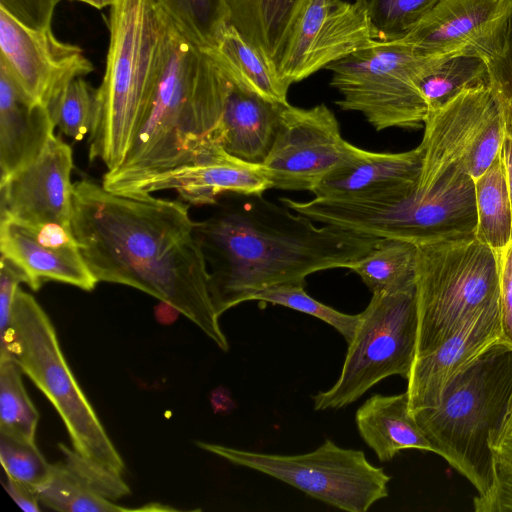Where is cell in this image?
<instances>
[{"instance_id": "cell-23", "label": "cell", "mask_w": 512, "mask_h": 512, "mask_svg": "<svg viewBox=\"0 0 512 512\" xmlns=\"http://www.w3.org/2000/svg\"><path fill=\"white\" fill-rule=\"evenodd\" d=\"M286 104L262 98L230 79L222 115V148L241 160L263 164Z\"/></svg>"}, {"instance_id": "cell-45", "label": "cell", "mask_w": 512, "mask_h": 512, "mask_svg": "<svg viewBox=\"0 0 512 512\" xmlns=\"http://www.w3.org/2000/svg\"><path fill=\"white\" fill-rule=\"evenodd\" d=\"M58 1L60 2L61 0H58ZM75 1H80V2L86 3V0H75Z\"/></svg>"}, {"instance_id": "cell-31", "label": "cell", "mask_w": 512, "mask_h": 512, "mask_svg": "<svg viewBox=\"0 0 512 512\" xmlns=\"http://www.w3.org/2000/svg\"><path fill=\"white\" fill-rule=\"evenodd\" d=\"M173 25L201 49L228 24L226 0H155Z\"/></svg>"}, {"instance_id": "cell-32", "label": "cell", "mask_w": 512, "mask_h": 512, "mask_svg": "<svg viewBox=\"0 0 512 512\" xmlns=\"http://www.w3.org/2000/svg\"><path fill=\"white\" fill-rule=\"evenodd\" d=\"M301 284H282L265 288L255 293L251 300L284 306L329 324L349 343L360 323V313L356 315L340 312L312 298Z\"/></svg>"}, {"instance_id": "cell-2", "label": "cell", "mask_w": 512, "mask_h": 512, "mask_svg": "<svg viewBox=\"0 0 512 512\" xmlns=\"http://www.w3.org/2000/svg\"><path fill=\"white\" fill-rule=\"evenodd\" d=\"M500 112L488 83L464 89L439 108L428 111L418 145L422 165L415 183L369 199H316L311 207L313 219L417 246L474 237L475 182L468 173L467 161Z\"/></svg>"}, {"instance_id": "cell-39", "label": "cell", "mask_w": 512, "mask_h": 512, "mask_svg": "<svg viewBox=\"0 0 512 512\" xmlns=\"http://www.w3.org/2000/svg\"><path fill=\"white\" fill-rule=\"evenodd\" d=\"M58 3V0H0V9L25 26L48 29Z\"/></svg>"}, {"instance_id": "cell-1", "label": "cell", "mask_w": 512, "mask_h": 512, "mask_svg": "<svg viewBox=\"0 0 512 512\" xmlns=\"http://www.w3.org/2000/svg\"><path fill=\"white\" fill-rule=\"evenodd\" d=\"M189 205L102 183H73L71 230L98 282L143 291L229 349L209 291V271Z\"/></svg>"}, {"instance_id": "cell-10", "label": "cell", "mask_w": 512, "mask_h": 512, "mask_svg": "<svg viewBox=\"0 0 512 512\" xmlns=\"http://www.w3.org/2000/svg\"><path fill=\"white\" fill-rule=\"evenodd\" d=\"M418 314L415 282L373 293L347 352L340 375L312 396L316 411L344 408L383 379L408 378L416 357Z\"/></svg>"}, {"instance_id": "cell-15", "label": "cell", "mask_w": 512, "mask_h": 512, "mask_svg": "<svg viewBox=\"0 0 512 512\" xmlns=\"http://www.w3.org/2000/svg\"><path fill=\"white\" fill-rule=\"evenodd\" d=\"M512 23V0H438L401 39L426 55L496 54Z\"/></svg>"}, {"instance_id": "cell-12", "label": "cell", "mask_w": 512, "mask_h": 512, "mask_svg": "<svg viewBox=\"0 0 512 512\" xmlns=\"http://www.w3.org/2000/svg\"><path fill=\"white\" fill-rule=\"evenodd\" d=\"M359 147L346 141L338 120L325 105H285L276 137L263 162L272 189L309 191Z\"/></svg>"}, {"instance_id": "cell-11", "label": "cell", "mask_w": 512, "mask_h": 512, "mask_svg": "<svg viewBox=\"0 0 512 512\" xmlns=\"http://www.w3.org/2000/svg\"><path fill=\"white\" fill-rule=\"evenodd\" d=\"M195 444L340 510L366 512L389 495L391 477L383 468L372 465L363 451L342 448L330 439L315 450L298 455L261 453L199 440Z\"/></svg>"}, {"instance_id": "cell-24", "label": "cell", "mask_w": 512, "mask_h": 512, "mask_svg": "<svg viewBox=\"0 0 512 512\" xmlns=\"http://www.w3.org/2000/svg\"><path fill=\"white\" fill-rule=\"evenodd\" d=\"M355 422L363 441L382 462L405 449L435 451L410 411L406 391L369 397L356 411Z\"/></svg>"}, {"instance_id": "cell-33", "label": "cell", "mask_w": 512, "mask_h": 512, "mask_svg": "<svg viewBox=\"0 0 512 512\" xmlns=\"http://www.w3.org/2000/svg\"><path fill=\"white\" fill-rule=\"evenodd\" d=\"M375 40L395 41L405 36L438 0H361Z\"/></svg>"}, {"instance_id": "cell-30", "label": "cell", "mask_w": 512, "mask_h": 512, "mask_svg": "<svg viewBox=\"0 0 512 512\" xmlns=\"http://www.w3.org/2000/svg\"><path fill=\"white\" fill-rule=\"evenodd\" d=\"M488 82L484 59L478 55H456L424 76L420 92L428 111L439 108L466 88Z\"/></svg>"}, {"instance_id": "cell-41", "label": "cell", "mask_w": 512, "mask_h": 512, "mask_svg": "<svg viewBox=\"0 0 512 512\" xmlns=\"http://www.w3.org/2000/svg\"><path fill=\"white\" fill-rule=\"evenodd\" d=\"M494 461L512 469V396L503 421L490 440Z\"/></svg>"}, {"instance_id": "cell-7", "label": "cell", "mask_w": 512, "mask_h": 512, "mask_svg": "<svg viewBox=\"0 0 512 512\" xmlns=\"http://www.w3.org/2000/svg\"><path fill=\"white\" fill-rule=\"evenodd\" d=\"M415 285L418 357L500 304L498 254L475 236L418 245Z\"/></svg>"}, {"instance_id": "cell-16", "label": "cell", "mask_w": 512, "mask_h": 512, "mask_svg": "<svg viewBox=\"0 0 512 512\" xmlns=\"http://www.w3.org/2000/svg\"><path fill=\"white\" fill-rule=\"evenodd\" d=\"M71 147L54 136L32 163L0 182V219L71 228Z\"/></svg>"}, {"instance_id": "cell-14", "label": "cell", "mask_w": 512, "mask_h": 512, "mask_svg": "<svg viewBox=\"0 0 512 512\" xmlns=\"http://www.w3.org/2000/svg\"><path fill=\"white\" fill-rule=\"evenodd\" d=\"M375 41L361 0H309L278 74L290 86Z\"/></svg>"}, {"instance_id": "cell-43", "label": "cell", "mask_w": 512, "mask_h": 512, "mask_svg": "<svg viewBox=\"0 0 512 512\" xmlns=\"http://www.w3.org/2000/svg\"><path fill=\"white\" fill-rule=\"evenodd\" d=\"M501 152L505 165L507 184L512 203V127L508 126L506 123Z\"/></svg>"}, {"instance_id": "cell-9", "label": "cell", "mask_w": 512, "mask_h": 512, "mask_svg": "<svg viewBox=\"0 0 512 512\" xmlns=\"http://www.w3.org/2000/svg\"><path fill=\"white\" fill-rule=\"evenodd\" d=\"M451 55H426L397 41L375 40L334 63L331 86L340 94L336 104L361 113L377 131L418 129L428 114L420 80Z\"/></svg>"}, {"instance_id": "cell-26", "label": "cell", "mask_w": 512, "mask_h": 512, "mask_svg": "<svg viewBox=\"0 0 512 512\" xmlns=\"http://www.w3.org/2000/svg\"><path fill=\"white\" fill-rule=\"evenodd\" d=\"M202 50L238 86L269 101L288 102L290 86L232 25L227 24L214 43Z\"/></svg>"}, {"instance_id": "cell-20", "label": "cell", "mask_w": 512, "mask_h": 512, "mask_svg": "<svg viewBox=\"0 0 512 512\" xmlns=\"http://www.w3.org/2000/svg\"><path fill=\"white\" fill-rule=\"evenodd\" d=\"M63 460L52 464L49 479L37 489L40 503L61 512L151 511L152 504L128 508L114 501L130 493L122 475L109 471L59 444Z\"/></svg>"}, {"instance_id": "cell-35", "label": "cell", "mask_w": 512, "mask_h": 512, "mask_svg": "<svg viewBox=\"0 0 512 512\" xmlns=\"http://www.w3.org/2000/svg\"><path fill=\"white\" fill-rule=\"evenodd\" d=\"M0 461L7 476L36 490L50 477L48 463L35 442L0 433Z\"/></svg>"}, {"instance_id": "cell-28", "label": "cell", "mask_w": 512, "mask_h": 512, "mask_svg": "<svg viewBox=\"0 0 512 512\" xmlns=\"http://www.w3.org/2000/svg\"><path fill=\"white\" fill-rule=\"evenodd\" d=\"M417 245L397 238H380L364 256L347 267L373 293L402 288L415 282Z\"/></svg>"}, {"instance_id": "cell-27", "label": "cell", "mask_w": 512, "mask_h": 512, "mask_svg": "<svg viewBox=\"0 0 512 512\" xmlns=\"http://www.w3.org/2000/svg\"><path fill=\"white\" fill-rule=\"evenodd\" d=\"M475 182V237L500 251L512 242V203L500 150L491 166Z\"/></svg>"}, {"instance_id": "cell-42", "label": "cell", "mask_w": 512, "mask_h": 512, "mask_svg": "<svg viewBox=\"0 0 512 512\" xmlns=\"http://www.w3.org/2000/svg\"><path fill=\"white\" fill-rule=\"evenodd\" d=\"M6 477V483H3V486L14 502L24 511H40V501L37 490L32 486L19 482L7 475Z\"/></svg>"}, {"instance_id": "cell-21", "label": "cell", "mask_w": 512, "mask_h": 512, "mask_svg": "<svg viewBox=\"0 0 512 512\" xmlns=\"http://www.w3.org/2000/svg\"><path fill=\"white\" fill-rule=\"evenodd\" d=\"M422 165L419 146L399 153L358 148L355 155L325 176L312 194L333 200L367 199L416 182Z\"/></svg>"}, {"instance_id": "cell-40", "label": "cell", "mask_w": 512, "mask_h": 512, "mask_svg": "<svg viewBox=\"0 0 512 512\" xmlns=\"http://www.w3.org/2000/svg\"><path fill=\"white\" fill-rule=\"evenodd\" d=\"M502 341L512 346V242L497 251Z\"/></svg>"}, {"instance_id": "cell-6", "label": "cell", "mask_w": 512, "mask_h": 512, "mask_svg": "<svg viewBox=\"0 0 512 512\" xmlns=\"http://www.w3.org/2000/svg\"><path fill=\"white\" fill-rule=\"evenodd\" d=\"M512 396V346L502 340L459 373L440 402L413 412L443 457L484 494L492 484L490 440L498 431Z\"/></svg>"}, {"instance_id": "cell-18", "label": "cell", "mask_w": 512, "mask_h": 512, "mask_svg": "<svg viewBox=\"0 0 512 512\" xmlns=\"http://www.w3.org/2000/svg\"><path fill=\"white\" fill-rule=\"evenodd\" d=\"M272 189L263 164L250 163L221 149L186 165L126 182L111 191H176L193 205L215 204L226 193L263 195ZM109 190V189H108Z\"/></svg>"}, {"instance_id": "cell-3", "label": "cell", "mask_w": 512, "mask_h": 512, "mask_svg": "<svg viewBox=\"0 0 512 512\" xmlns=\"http://www.w3.org/2000/svg\"><path fill=\"white\" fill-rule=\"evenodd\" d=\"M195 230L219 316L265 288L305 286L312 273L347 268L380 240L333 225L318 227L262 195H243L239 202L196 222Z\"/></svg>"}, {"instance_id": "cell-36", "label": "cell", "mask_w": 512, "mask_h": 512, "mask_svg": "<svg viewBox=\"0 0 512 512\" xmlns=\"http://www.w3.org/2000/svg\"><path fill=\"white\" fill-rule=\"evenodd\" d=\"M0 359L12 357L13 328L12 308L20 283L28 284L23 270L11 259H0Z\"/></svg>"}, {"instance_id": "cell-34", "label": "cell", "mask_w": 512, "mask_h": 512, "mask_svg": "<svg viewBox=\"0 0 512 512\" xmlns=\"http://www.w3.org/2000/svg\"><path fill=\"white\" fill-rule=\"evenodd\" d=\"M95 102L96 90L79 77L68 84L49 110L55 126L80 141L91 130Z\"/></svg>"}, {"instance_id": "cell-19", "label": "cell", "mask_w": 512, "mask_h": 512, "mask_svg": "<svg viewBox=\"0 0 512 512\" xmlns=\"http://www.w3.org/2000/svg\"><path fill=\"white\" fill-rule=\"evenodd\" d=\"M501 339L497 304L475 315L433 350L416 357L406 389L411 413L436 406L450 382Z\"/></svg>"}, {"instance_id": "cell-17", "label": "cell", "mask_w": 512, "mask_h": 512, "mask_svg": "<svg viewBox=\"0 0 512 512\" xmlns=\"http://www.w3.org/2000/svg\"><path fill=\"white\" fill-rule=\"evenodd\" d=\"M1 255L11 259L38 290L46 281H57L85 291L95 288L94 277L72 230L58 224L29 225L0 219Z\"/></svg>"}, {"instance_id": "cell-5", "label": "cell", "mask_w": 512, "mask_h": 512, "mask_svg": "<svg viewBox=\"0 0 512 512\" xmlns=\"http://www.w3.org/2000/svg\"><path fill=\"white\" fill-rule=\"evenodd\" d=\"M173 24L155 0H117L103 80L96 89L89 158L119 167L153 94Z\"/></svg>"}, {"instance_id": "cell-25", "label": "cell", "mask_w": 512, "mask_h": 512, "mask_svg": "<svg viewBox=\"0 0 512 512\" xmlns=\"http://www.w3.org/2000/svg\"><path fill=\"white\" fill-rule=\"evenodd\" d=\"M308 1L226 0L228 24L278 73L294 27Z\"/></svg>"}, {"instance_id": "cell-8", "label": "cell", "mask_w": 512, "mask_h": 512, "mask_svg": "<svg viewBox=\"0 0 512 512\" xmlns=\"http://www.w3.org/2000/svg\"><path fill=\"white\" fill-rule=\"evenodd\" d=\"M12 328L13 356L58 412L73 449L85 459L123 475L125 463L68 365L53 322L20 286L13 302Z\"/></svg>"}, {"instance_id": "cell-4", "label": "cell", "mask_w": 512, "mask_h": 512, "mask_svg": "<svg viewBox=\"0 0 512 512\" xmlns=\"http://www.w3.org/2000/svg\"><path fill=\"white\" fill-rule=\"evenodd\" d=\"M229 84L224 71L173 25L139 130L121 165L104 174L102 185L113 190L223 149Z\"/></svg>"}, {"instance_id": "cell-37", "label": "cell", "mask_w": 512, "mask_h": 512, "mask_svg": "<svg viewBox=\"0 0 512 512\" xmlns=\"http://www.w3.org/2000/svg\"><path fill=\"white\" fill-rule=\"evenodd\" d=\"M488 71V84L496 97L505 123L512 127V23L502 48L483 58Z\"/></svg>"}, {"instance_id": "cell-29", "label": "cell", "mask_w": 512, "mask_h": 512, "mask_svg": "<svg viewBox=\"0 0 512 512\" xmlns=\"http://www.w3.org/2000/svg\"><path fill=\"white\" fill-rule=\"evenodd\" d=\"M14 356L0 359V433L35 442L39 413L23 381Z\"/></svg>"}, {"instance_id": "cell-38", "label": "cell", "mask_w": 512, "mask_h": 512, "mask_svg": "<svg viewBox=\"0 0 512 512\" xmlns=\"http://www.w3.org/2000/svg\"><path fill=\"white\" fill-rule=\"evenodd\" d=\"M473 504L476 512H512V469L494 461L492 484Z\"/></svg>"}, {"instance_id": "cell-44", "label": "cell", "mask_w": 512, "mask_h": 512, "mask_svg": "<svg viewBox=\"0 0 512 512\" xmlns=\"http://www.w3.org/2000/svg\"><path fill=\"white\" fill-rule=\"evenodd\" d=\"M117 0H86V3L97 8L102 9L107 6H112Z\"/></svg>"}, {"instance_id": "cell-22", "label": "cell", "mask_w": 512, "mask_h": 512, "mask_svg": "<svg viewBox=\"0 0 512 512\" xmlns=\"http://www.w3.org/2000/svg\"><path fill=\"white\" fill-rule=\"evenodd\" d=\"M50 110L0 69V182L35 161L55 136Z\"/></svg>"}, {"instance_id": "cell-13", "label": "cell", "mask_w": 512, "mask_h": 512, "mask_svg": "<svg viewBox=\"0 0 512 512\" xmlns=\"http://www.w3.org/2000/svg\"><path fill=\"white\" fill-rule=\"evenodd\" d=\"M0 69L29 99L50 108L93 65L79 46L59 41L51 28H30L0 9Z\"/></svg>"}]
</instances>
